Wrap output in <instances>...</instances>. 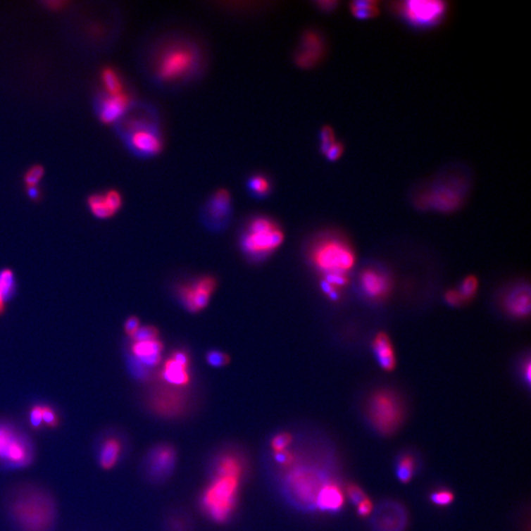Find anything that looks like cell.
Returning a JSON list of instances; mask_svg holds the SVG:
<instances>
[{"mask_svg":"<svg viewBox=\"0 0 531 531\" xmlns=\"http://www.w3.org/2000/svg\"><path fill=\"white\" fill-rule=\"evenodd\" d=\"M140 327L141 323L138 317L131 316L126 320L125 325H124V331L129 337H132Z\"/></svg>","mask_w":531,"mask_h":531,"instance_id":"cell-44","label":"cell"},{"mask_svg":"<svg viewBox=\"0 0 531 531\" xmlns=\"http://www.w3.org/2000/svg\"><path fill=\"white\" fill-rule=\"evenodd\" d=\"M163 346L160 339L134 342L131 351L144 366L153 367L160 364Z\"/></svg>","mask_w":531,"mask_h":531,"instance_id":"cell-21","label":"cell"},{"mask_svg":"<svg viewBox=\"0 0 531 531\" xmlns=\"http://www.w3.org/2000/svg\"><path fill=\"white\" fill-rule=\"evenodd\" d=\"M232 213V195L227 189H218L209 198L205 213L209 220L225 223Z\"/></svg>","mask_w":531,"mask_h":531,"instance_id":"cell-17","label":"cell"},{"mask_svg":"<svg viewBox=\"0 0 531 531\" xmlns=\"http://www.w3.org/2000/svg\"><path fill=\"white\" fill-rule=\"evenodd\" d=\"M15 289V280L13 272L10 269H5L0 272V290L5 301L8 300L13 294Z\"/></svg>","mask_w":531,"mask_h":531,"instance_id":"cell-30","label":"cell"},{"mask_svg":"<svg viewBox=\"0 0 531 531\" xmlns=\"http://www.w3.org/2000/svg\"><path fill=\"white\" fill-rule=\"evenodd\" d=\"M373 503L368 498H366L357 505V513L362 518L368 517L373 512Z\"/></svg>","mask_w":531,"mask_h":531,"instance_id":"cell-45","label":"cell"},{"mask_svg":"<svg viewBox=\"0 0 531 531\" xmlns=\"http://www.w3.org/2000/svg\"><path fill=\"white\" fill-rule=\"evenodd\" d=\"M370 523L373 531H404L408 527V512L401 503L383 501L373 508Z\"/></svg>","mask_w":531,"mask_h":531,"instance_id":"cell-11","label":"cell"},{"mask_svg":"<svg viewBox=\"0 0 531 531\" xmlns=\"http://www.w3.org/2000/svg\"><path fill=\"white\" fill-rule=\"evenodd\" d=\"M12 518L23 531H49L56 508L53 498L39 489L25 487L15 493L9 504Z\"/></svg>","mask_w":531,"mask_h":531,"instance_id":"cell-2","label":"cell"},{"mask_svg":"<svg viewBox=\"0 0 531 531\" xmlns=\"http://www.w3.org/2000/svg\"><path fill=\"white\" fill-rule=\"evenodd\" d=\"M239 477L215 475L206 489L202 497V507L213 520L225 523L237 505L240 487Z\"/></svg>","mask_w":531,"mask_h":531,"instance_id":"cell-6","label":"cell"},{"mask_svg":"<svg viewBox=\"0 0 531 531\" xmlns=\"http://www.w3.org/2000/svg\"><path fill=\"white\" fill-rule=\"evenodd\" d=\"M326 51V41L321 33L309 30L302 34L294 53V62L302 69L312 68L321 61Z\"/></svg>","mask_w":531,"mask_h":531,"instance_id":"cell-12","label":"cell"},{"mask_svg":"<svg viewBox=\"0 0 531 531\" xmlns=\"http://www.w3.org/2000/svg\"><path fill=\"white\" fill-rule=\"evenodd\" d=\"M394 9L414 26L430 27L438 24L444 18L448 8L443 1L411 0L399 2Z\"/></svg>","mask_w":531,"mask_h":531,"instance_id":"cell-9","label":"cell"},{"mask_svg":"<svg viewBox=\"0 0 531 531\" xmlns=\"http://www.w3.org/2000/svg\"><path fill=\"white\" fill-rule=\"evenodd\" d=\"M215 475L235 476L242 478L243 466L237 456L225 455L218 461Z\"/></svg>","mask_w":531,"mask_h":531,"instance_id":"cell-25","label":"cell"},{"mask_svg":"<svg viewBox=\"0 0 531 531\" xmlns=\"http://www.w3.org/2000/svg\"><path fill=\"white\" fill-rule=\"evenodd\" d=\"M359 285L368 299H387L392 289L389 275L377 268H366L359 275Z\"/></svg>","mask_w":531,"mask_h":531,"instance_id":"cell-13","label":"cell"},{"mask_svg":"<svg viewBox=\"0 0 531 531\" xmlns=\"http://www.w3.org/2000/svg\"><path fill=\"white\" fill-rule=\"evenodd\" d=\"M416 470V461L413 456L404 454L399 456L396 465V475L403 483H408L413 478Z\"/></svg>","mask_w":531,"mask_h":531,"instance_id":"cell-26","label":"cell"},{"mask_svg":"<svg viewBox=\"0 0 531 531\" xmlns=\"http://www.w3.org/2000/svg\"><path fill=\"white\" fill-rule=\"evenodd\" d=\"M310 259L323 275H349L356 266V255L354 248L344 237L327 235L315 242Z\"/></svg>","mask_w":531,"mask_h":531,"instance_id":"cell-4","label":"cell"},{"mask_svg":"<svg viewBox=\"0 0 531 531\" xmlns=\"http://www.w3.org/2000/svg\"><path fill=\"white\" fill-rule=\"evenodd\" d=\"M366 416L375 431L381 435H391L403 423V401L392 389H378L367 401Z\"/></svg>","mask_w":531,"mask_h":531,"instance_id":"cell-5","label":"cell"},{"mask_svg":"<svg viewBox=\"0 0 531 531\" xmlns=\"http://www.w3.org/2000/svg\"><path fill=\"white\" fill-rule=\"evenodd\" d=\"M5 309V300L4 295H2L1 290H0V315L4 313Z\"/></svg>","mask_w":531,"mask_h":531,"instance_id":"cell-50","label":"cell"},{"mask_svg":"<svg viewBox=\"0 0 531 531\" xmlns=\"http://www.w3.org/2000/svg\"><path fill=\"white\" fill-rule=\"evenodd\" d=\"M372 349L377 361L385 371H393L396 366V351L391 339L386 332H380L375 336Z\"/></svg>","mask_w":531,"mask_h":531,"instance_id":"cell-20","label":"cell"},{"mask_svg":"<svg viewBox=\"0 0 531 531\" xmlns=\"http://www.w3.org/2000/svg\"><path fill=\"white\" fill-rule=\"evenodd\" d=\"M42 416H43V424L49 428H56L58 426L59 419L56 411L53 408L49 406H42Z\"/></svg>","mask_w":531,"mask_h":531,"instance_id":"cell-39","label":"cell"},{"mask_svg":"<svg viewBox=\"0 0 531 531\" xmlns=\"http://www.w3.org/2000/svg\"><path fill=\"white\" fill-rule=\"evenodd\" d=\"M320 150L323 154L326 153L327 149L337 142L334 130L329 126H325L320 132Z\"/></svg>","mask_w":531,"mask_h":531,"instance_id":"cell-35","label":"cell"},{"mask_svg":"<svg viewBox=\"0 0 531 531\" xmlns=\"http://www.w3.org/2000/svg\"><path fill=\"white\" fill-rule=\"evenodd\" d=\"M130 108L131 99L127 94L106 95L99 106V118L103 123H114L123 118Z\"/></svg>","mask_w":531,"mask_h":531,"instance_id":"cell-16","label":"cell"},{"mask_svg":"<svg viewBox=\"0 0 531 531\" xmlns=\"http://www.w3.org/2000/svg\"><path fill=\"white\" fill-rule=\"evenodd\" d=\"M349 7H351V13L361 19L371 18L378 15L380 11L378 2L371 1V0L351 2Z\"/></svg>","mask_w":531,"mask_h":531,"instance_id":"cell-28","label":"cell"},{"mask_svg":"<svg viewBox=\"0 0 531 531\" xmlns=\"http://www.w3.org/2000/svg\"><path fill=\"white\" fill-rule=\"evenodd\" d=\"M31 444L13 427L0 423V461L16 468L29 466L33 460Z\"/></svg>","mask_w":531,"mask_h":531,"instance_id":"cell-8","label":"cell"},{"mask_svg":"<svg viewBox=\"0 0 531 531\" xmlns=\"http://www.w3.org/2000/svg\"><path fill=\"white\" fill-rule=\"evenodd\" d=\"M445 300L446 304L453 307L460 306V305L465 304V300H463L458 289L448 290L445 294Z\"/></svg>","mask_w":531,"mask_h":531,"instance_id":"cell-42","label":"cell"},{"mask_svg":"<svg viewBox=\"0 0 531 531\" xmlns=\"http://www.w3.org/2000/svg\"><path fill=\"white\" fill-rule=\"evenodd\" d=\"M503 307L513 318L523 319L530 313V289L527 285H518L507 292Z\"/></svg>","mask_w":531,"mask_h":531,"instance_id":"cell-15","label":"cell"},{"mask_svg":"<svg viewBox=\"0 0 531 531\" xmlns=\"http://www.w3.org/2000/svg\"><path fill=\"white\" fill-rule=\"evenodd\" d=\"M123 446L115 438H108L101 445L100 465L104 470H111L120 458Z\"/></svg>","mask_w":531,"mask_h":531,"instance_id":"cell-23","label":"cell"},{"mask_svg":"<svg viewBox=\"0 0 531 531\" xmlns=\"http://www.w3.org/2000/svg\"><path fill=\"white\" fill-rule=\"evenodd\" d=\"M431 189L421 197V205L441 212H451L461 205V193L451 186L438 185Z\"/></svg>","mask_w":531,"mask_h":531,"instance_id":"cell-14","label":"cell"},{"mask_svg":"<svg viewBox=\"0 0 531 531\" xmlns=\"http://www.w3.org/2000/svg\"><path fill=\"white\" fill-rule=\"evenodd\" d=\"M346 491L347 496L351 499V503L354 504V505H358V504L362 502L364 499L367 498L366 494L364 493V491L362 490L359 486L356 485V484H351V485H349Z\"/></svg>","mask_w":531,"mask_h":531,"instance_id":"cell-40","label":"cell"},{"mask_svg":"<svg viewBox=\"0 0 531 531\" xmlns=\"http://www.w3.org/2000/svg\"><path fill=\"white\" fill-rule=\"evenodd\" d=\"M321 289H322V292H324V294H326L327 296L329 297L330 299L331 300L339 299V290L335 289L334 287H332L331 285L327 284V282H325L324 280H322V282H321Z\"/></svg>","mask_w":531,"mask_h":531,"instance_id":"cell-46","label":"cell"},{"mask_svg":"<svg viewBox=\"0 0 531 531\" xmlns=\"http://www.w3.org/2000/svg\"><path fill=\"white\" fill-rule=\"evenodd\" d=\"M124 126L128 147L139 157H155L163 150L160 118L152 106H146L138 115L126 121Z\"/></svg>","mask_w":531,"mask_h":531,"instance_id":"cell-3","label":"cell"},{"mask_svg":"<svg viewBox=\"0 0 531 531\" xmlns=\"http://www.w3.org/2000/svg\"><path fill=\"white\" fill-rule=\"evenodd\" d=\"M27 194H28L30 199L37 202L41 198V192H39L38 187H30L27 188Z\"/></svg>","mask_w":531,"mask_h":531,"instance_id":"cell-48","label":"cell"},{"mask_svg":"<svg viewBox=\"0 0 531 531\" xmlns=\"http://www.w3.org/2000/svg\"><path fill=\"white\" fill-rule=\"evenodd\" d=\"M101 77L103 85L106 89V95H118V94L123 93V82L120 80V77L113 68L106 67L101 71Z\"/></svg>","mask_w":531,"mask_h":531,"instance_id":"cell-27","label":"cell"},{"mask_svg":"<svg viewBox=\"0 0 531 531\" xmlns=\"http://www.w3.org/2000/svg\"><path fill=\"white\" fill-rule=\"evenodd\" d=\"M175 451L168 445L154 449L149 456V468L154 477H163L173 470L175 463Z\"/></svg>","mask_w":531,"mask_h":531,"instance_id":"cell-18","label":"cell"},{"mask_svg":"<svg viewBox=\"0 0 531 531\" xmlns=\"http://www.w3.org/2000/svg\"><path fill=\"white\" fill-rule=\"evenodd\" d=\"M337 2L335 1H318L316 2L317 8L324 12L332 11L336 8Z\"/></svg>","mask_w":531,"mask_h":531,"instance_id":"cell-47","label":"cell"},{"mask_svg":"<svg viewBox=\"0 0 531 531\" xmlns=\"http://www.w3.org/2000/svg\"><path fill=\"white\" fill-rule=\"evenodd\" d=\"M208 54L192 35L171 30L150 44L145 56L149 79L161 91L176 92L200 80L207 71Z\"/></svg>","mask_w":531,"mask_h":531,"instance_id":"cell-1","label":"cell"},{"mask_svg":"<svg viewBox=\"0 0 531 531\" xmlns=\"http://www.w3.org/2000/svg\"><path fill=\"white\" fill-rule=\"evenodd\" d=\"M285 233L279 225L266 217H256L248 223L247 232L242 237L245 252L252 255H264L274 251L282 244Z\"/></svg>","mask_w":531,"mask_h":531,"instance_id":"cell-7","label":"cell"},{"mask_svg":"<svg viewBox=\"0 0 531 531\" xmlns=\"http://www.w3.org/2000/svg\"><path fill=\"white\" fill-rule=\"evenodd\" d=\"M30 424L34 429H39L43 424V416H42V406L37 404L30 411Z\"/></svg>","mask_w":531,"mask_h":531,"instance_id":"cell-41","label":"cell"},{"mask_svg":"<svg viewBox=\"0 0 531 531\" xmlns=\"http://www.w3.org/2000/svg\"><path fill=\"white\" fill-rule=\"evenodd\" d=\"M327 481L318 471L311 468H299L290 473L289 487L300 503L313 507L320 489Z\"/></svg>","mask_w":531,"mask_h":531,"instance_id":"cell-10","label":"cell"},{"mask_svg":"<svg viewBox=\"0 0 531 531\" xmlns=\"http://www.w3.org/2000/svg\"><path fill=\"white\" fill-rule=\"evenodd\" d=\"M161 376L163 377L166 383L171 385V386L185 387L190 382L188 366L181 364L180 362L175 361L173 356L166 361Z\"/></svg>","mask_w":531,"mask_h":531,"instance_id":"cell-22","label":"cell"},{"mask_svg":"<svg viewBox=\"0 0 531 531\" xmlns=\"http://www.w3.org/2000/svg\"><path fill=\"white\" fill-rule=\"evenodd\" d=\"M342 152H344V146H342V144L341 142L337 141V142L335 143L334 145L327 149L326 153H325L324 155L326 156L327 160L336 161L337 160V158L341 157Z\"/></svg>","mask_w":531,"mask_h":531,"instance_id":"cell-43","label":"cell"},{"mask_svg":"<svg viewBox=\"0 0 531 531\" xmlns=\"http://www.w3.org/2000/svg\"><path fill=\"white\" fill-rule=\"evenodd\" d=\"M208 364L213 367H223L230 362V357L225 352L220 351H211L206 356Z\"/></svg>","mask_w":531,"mask_h":531,"instance_id":"cell-36","label":"cell"},{"mask_svg":"<svg viewBox=\"0 0 531 531\" xmlns=\"http://www.w3.org/2000/svg\"><path fill=\"white\" fill-rule=\"evenodd\" d=\"M88 205L93 215L101 220L113 217V213L106 205L105 196L101 194L91 195L88 198Z\"/></svg>","mask_w":531,"mask_h":531,"instance_id":"cell-29","label":"cell"},{"mask_svg":"<svg viewBox=\"0 0 531 531\" xmlns=\"http://www.w3.org/2000/svg\"><path fill=\"white\" fill-rule=\"evenodd\" d=\"M46 6L51 10H61L63 8L64 5H66V2L64 1H49L46 2Z\"/></svg>","mask_w":531,"mask_h":531,"instance_id":"cell-49","label":"cell"},{"mask_svg":"<svg viewBox=\"0 0 531 531\" xmlns=\"http://www.w3.org/2000/svg\"><path fill=\"white\" fill-rule=\"evenodd\" d=\"M105 200L106 205H108V209L111 211V213H115L120 210L121 206H123V197H121L120 193L116 190H109L106 193Z\"/></svg>","mask_w":531,"mask_h":531,"instance_id":"cell-37","label":"cell"},{"mask_svg":"<svg viewBox=\"0 0 531 531\" xmlns=\"http://www.w3.org/2000/svg\"><path fill=\"white\" fill-rule=\"evenodd\" d=\"M158 336H160V332H158L157 327L144 326L139 327L137 332L130 337L134 342H147L158 339Z\"/></svg>","mask_w":531,"mask_h":531,"instance_id":"cell-33","label":"cell"},{"mask_svg":"<svg viewBox=\"0 0 531 531\" xmlns=\"http://www.w3.org/2000/svg\"><path fill=\"white\" fill-rule=\"evenodd\" d=\"M454 499H455V496L449 490L435 491L430 495L431 502L434 505L440 506V507L451 505L454 502Z\"/></svg>","mask_w":531,"mask_h":531,"instance_id":"cell-34","label":"cell"},{"mask_svg":"<svg viewBox=\"0 0 531 531\" xmlns=\"http://www.w3.org/2000/svg\"><path fill=\"white\" fill-rule=\"evenodd\" d=\"M292 441V436L287 433H280L279 435L275 436L272 440V448L275 455L287 451V448L290 445Z\"/></svg>","mask_w":531,"mask_h":531,"instance_id":"cell-38","label":"cell"},{"mask_svg":"<svg viewBox=\"0 0 531 531\" xmlns=\"http://www.w3.org/2000/svg\"><path fill=\"white\" fill-rule=\"evenodd\" d=\"M344 505V495L342 488L336 482L327 481L319 490L316 503L323 512H339Z\"/></svg>","mask_w":531,"mask_h":531,"instance_id":"cell-19","label":"cell"},{"mask_svg":"<svg viewBox=\"0 0 531 531\" xmlns=\"http://www.w3.org/2000/svg\"><path fill=\"white\" fill-rule=\"evenodd\" d=\"M478 289V280L475 275H468L461 282L458 292H460L461 296H463L465 302H468V300L473 299L475 296L476 292Z\"/></svg>","mask_w":531,"mask_h":531,"instance_id":"cell-31","label":"cell"},{"mask_svg":"<svg viewBox=\"0 0 531 531\" xmlns=\"http://www.w3.org/2000/svg\"><path fill=\"white\" fill-rule=\"evenodd\" d=\"M44 175V168L43 166L39 165L32 166L24 175V183L26 188L38 187L39 181L42 180Z\"/></svg>","mask_w":531,"mask_h":531,"instance_id":"cell-32","label":"cell"},{"mask_svg":"<svg viewBox=\"0 0 531 531\" xmlns=\"http://www.w3.org/2000/svg\"><path fill=\"white\" fill-rule=\"evenodd\" d=\"M247 189L255 198H264L270 196L273 190L272 180L263 173H255L247 180Z\"/></svg>","mask_w":531,"mask_h":531,"instance_id":"cell-24","label":"cell"}]
</instances>
